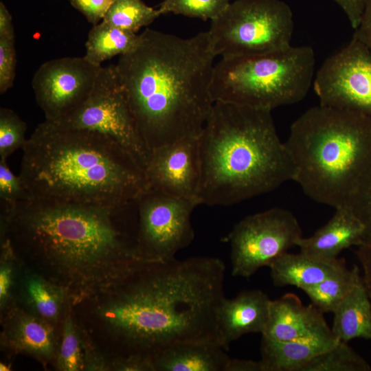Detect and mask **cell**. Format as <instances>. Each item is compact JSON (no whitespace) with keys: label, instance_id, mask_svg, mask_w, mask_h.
<instances>
[{"label":"cell","instance_id":"cell-12","mask_svg":"<svg viewBox=\"0 0 371 371\" xmlns=\"http://www.w3.org/2000/svg\"><path fill=\"white\" fill-rule=\"evenodd\" d=\"M313 85L320 104L371 117V51L353 36L325 60Z\"/></svg>","mask_w":371,"mask_h":371},{"label":"cell","instance_id":"cell-38","mask_svg":"<svg viewBox=\"0 0 371 371\" xmlns=\"http://www.w3.org/2000/svg\"><path fill=\"white\" fill-rule=\"evenodd\" d=\"M344 11L352 27L359 25L367 0H333Z\"/></svg>","mask_w":371,"mask_h":371},{"label":"cell","instance_id":"cell-10","mask_svg":"<svg viewBox=\"0 0 371 371\" xmlns=\"http://www.w3.org/2000/svg\"><path fill=\"white\" fill-rule=\"evenodd\" d=\"M56 124L92 131L111 138L145 170L151 151L139 131L114 65L101 67L89 98L69 117Z\"/></svg>","mask_w":371,"mask_h":371},{"label":"cell","instance_id":"cell-42","mask_svg":"<svg viewBox=\"0 0 371 371\" xmlns=\"http://www.w3.org/2000/svg\"><path fill=\"white\" fill-rule=\"evenodd\" d=\"M226 371H263L260 361L230 359Z\"/></svg>","mask_w":371,"mask_h":371},{"label":"cell","instance_id":"cell-2","mask_svg":"<svg viewBox=\"0 0 371 371\" xmlns=\"http://www.w3.org/2000/svg\"><path fill=\"white\" fill-rule=\"evenodd\" d=\"M134 201L106 207L22 201L1 213L0 238L10 240L25 264L65 288L75 306L114 288L147 261L122 223Z\"/></svg>","mask_w":371,"mask_h":371},{"label":"cell","instance_id":"cell-24","mask_svg":"<svg viewBox=\"0 0 371 371\" xmlns=\"http://www.w3.org/2000/svg\"><path fill=\"white\" fill-rule=\"evenodd\" d=\"M139 35L114 27L104 21L94 25L85 43V58L102 66L105 60L125 54L137 45Z\"/></svg>","mask_w":371,"mask_h":371},{"label":"cell","instance_id":"cell-13","mask_svg":"<svg viewBox=\"0 0 371 371\" xmlns=\"http://www.w3.org/2000/svg\"><path fill=\"white\" fill-rule=\"evenodd\" d=\"M102 66L83 57H63L43 63L32 81L45 120L60 123L77 111L92 93Z\"/></svg>","mask_w":371,"mask_h":371},{"label":"cell","instance_id":"cell-25","mask_svg":"<svg viewBox=\"0 0 371 371\" xmlns=\"http://www.w3.org/2000/svg\"><path fill=\"white\" fill-rule=\"evenodd\" d=\"M359 269L354 265L319 283L302 289L312 304L322 313H334L348 293L361 280Z\"/></svg>","mask_w":371,"mask_h":371},{"label":"cell","instance_id":"cell-23","mask_svg":"<svg viewBox=\"0 0 371 371\" xmlns=\"http://www.w3.org/2000/svg\"><path fill=\"white\" fill-rule=\"evenodd\" d=\"M337 341H274L262 337L261 359L263 371H303L317 355Z\"/></svg>","mask_w":371,"mask_h":371},{"label":"cell","instance_id":"cell-30","mask_svg":"<svg viewBox=\"0 0 371 371\" xmlns=\"http://www.w3.org/2000/svg\"><path fill=\"white\" fill-rule=\"evenodd\" d=\"M229 0H164L158 8L161 14L174 13L203 20H214L228 7Z\"/></svg>","mask_w":371,"mask_h":371},{"label":"cell","instance_id":"cell-39","mask_svg":"<svg viewBox=\"0 0 371 371\" xmlns=\"http://www.w3.org/2000/svg\"><path fill=\"white\" fill-rule=\"evenodd\" d=\"M355 254L362 267L363 280L371 300V240L358 246Z\"/></svg>","mask_w":371,"mask_h":371},{"label":"cell","instance_id":"cell-41","mask_svg":"<svg viewBox=\"0 0 371 371\" xmlns=\"http://www.w3.org/2000/svg\"><path fill=\"white\" fill-rule=\"evenodd\" d=\"M12 16L5 4L0 3V38L14 39Z\"/></svg>","mask_w":371,"mask_h":371},{"label":"cell","instance_id":"cell-16","mask_svg":"<svg viewBox=\"0 0 371 371\" xmlns=\"http://www.w3.org/2000/svg\"><path fill=\"white\" fill-rule=\"evenodd\" d=\"M262 337L274 341H337L324 313L312 304L305 306L293 293L271 300Z\"/></svg>","mask_w":371,"mask_h":371},{"label":"cell","instance_id":"cell-15","mask_svg":"<svg viewBox=\"0 0 371 371\" xmlns=\"http://www.w3.org/2000/svg\"><path fill=\"white\" fill-rule=\"evenodd\" d=\"M1 346L12 354H23L44 366L54 363L60 330L16 304L1 314Z\"/></svg>","mask_w":371,"mask_h":371},{"label":"cell","instance_id":"cell-37","mask_svg":"<svg viewBox=\"0 0 371 371\" xmlns=\"http://www.w3.org/2000/svg\"><path fill=\"white\" fill-rule=\"evenodd\" d=\"M93 25L102 21L114 0H69Z\"/></svg>","mask_w":371,"mask_h":371},{"label":"cell","instance_id":"cell-33","mask_svg":"<svg viewBox=\"0 0 371 371\" xmlns=\"http://www.w3.org/2000/svg\"><path fill=\"white\" fill-rule=\"evenodd\" d=\"M28 199L30 196L19 175L11 171L7 160L0 159L1 210H12L19 202Z\"/></svg>","mask_w":371,"mask_h":371},{"label":"cell","instance_id":"cell-5","mask_svg":"<svg viewBox=\"0 0 371 371\" xmlns=\"http://www.w3.org/2000/svg\"><path fill=\"white\" fill-rule=\"evenodd\" d=\"M271 111L215 102L200 134L199 204L231 205L295 181Z\"/></svg>","mask_w":371,"mask_h":371},{"label":"cell","instance_id":"cell-1","mask_svg":"<svg viewBox=\"0 0 371 371\" xmlns=\"http://www.w3.org/2000/svg\"><path fill=\"white\" fill-rule=\"evenodd\" d=\"M225 271L214 257L146 261L87 302L113 343V355L153 359L181 343H210L227 350L217 319L225 297Z\"/></svg>","mask_w":371,"mask_h":371},{"label":"cell","instance_id":"cell-26","mask_svg":"<svg viewBox=\"0 0 371 371\" xmlns=\"http://www.w3.org/2000/svg\"><path fill=\"white\" fill-rule=\"evenodd\" d=\"M70 303L66 306L60 325V339L54 366L60 371L85 370L80 326L74 318Z\"/></svg>","mask_w":371,"mask_h":371},{"label":"cell","instance_id":"cell-34","mask_svg":"<svg viewBox=\"0 0 371 371\" xmlns=\"http://www.w3.org/2000/svg\"><path fill=\"white\" fill-rule=\"evenodd\" d=\"M16 65L14 39L0 38V93L10 89L14 83Z\"/></svg>","mask_w":371,"mask_h":371},{"label":"cell","instance_id":"cell-4","mask_svg":"<svg viewBox=\"0 0 371 371\" xmlns=\"http://www.w3.org/2000/svg\"><path fill=\"white\" fill-rule=\"evenodd\" d=\"M30 199L120 207L148 188L144 168L111 138L44 120L22 148Z\"/></svg>","mask_w":371,"mask_h":371},{"label":"cell","instance_id":"cell-35","mask_svg":"<svg viewBox=\"0 0 371 371\" xmlns=\"http://www.w3.org/2000/svg\"><path fill=\"white\" fill-rule=\"evenodd\" d=\"M80 326L85 361V370H110V357L104 355L91 340L87 330Z\"/></svg>","mask_w":371,"mask_h":371},{"label":"cell","instance_id":"cell-8","mask_svg":"<svg viewBox=\"0 0 371 371\" xmlns=\"http://www.w3.org/2000/svg\"><path fill=\"white\" fill-rule=\"evenodd\" d=\"M293 18L280 0H236L208 30L212 49L222 58L272 53L291 46Z\"/></svg>","mask_w":371,"mask_h":371},{"label":"cell","instance_id":"cell-32","mask_svg":"<svg viewBox=\"0 0 371 371\" xmlns=\"http://www.w3.org/2000/svg\"><path fill=\"white\" fill-rule=\"evenodd\" d=\"M346 207L361 222L366 240H371V164L359 182Z\"/></svg>","mask_w":371,"mask_h":371},{"label":"cell","instance_id":"cell-36","mask_svg":"<svg viewBox=\"0 0 371 371\" xmlns=\"http://www.w3.org/2000/svg\"><path fill=\"white\" fill-rule=\"evenodd\" d=\"M110 370L154 371L153 359L138 355H112L110 359Z\"/></svg>","mask_w":371,"mask_h":371},{"label":"cell","instance_id":"cell-20","mask_svg":"<svg viewBox=\"0 0 371 371\" xmlns=\"http://www.w3.org/2000/svg\"><path fill=\"white\" fill-rule=\"evenodd\" d=\"M276 286H294L301 290L347 268L344 259H325L300 251H287L269 266Z\"/></svg>","mask_w":371,"mask_h":371},{"label":"cell","instance_id":"cell-28","mask_svg":"<svg viewBox=\"0 0 371 371\" xmlns=\"http://www.w3.org/2000/svg\"><path fill=\"white\" fill-rule=\"evenodd\" d=\"M368 362L348 346L337 341L333 346L315 356L303 371H370Z\"/></svg>","mask_w":371,"mask_h":371},{"label":"cell","instance_id":"cell-14","mask_svg":"<svg viewBox=\"0 0 371 371\" xmlns=\"http://www.w3.org/2000/svg\"><path fill=\"white\" fill-rule=\"evenodd\" d=\"M198 138H184L151 150L145 168L149 188L198 200L201 177Z\"/></svg>","mask_w":371,"mask_h":371},{"label":"cell","instance_id":"cell-3","mask_svg":"<svg viewBox=\"0 0 371 371\" xmlns=\"http://www.w3.org/2000/svg\"><path fill=\"white\" fill-rule=\"evenodd\" d=\"M208 31L188 38L146 28L114 64L139 131L153 149L199 137L214 103Z\"/></svg>","mask_w":371,"mask_h":371},{"label":"cell","instance_id":"cell-11","mask_svg":"<svg viewBox=\"0 0 371 371\" xmlns=\"http://www.w3.org/2000/svg\"><path fill=\"white\" fill-rule=\"evenodd\" d=\"M302 237L297 218L287 210L273 207L246 216L235 225L228 236L232 275L251 276L297 246Z\"/></svg>","mask_w":371,"mask_h":371},{"label":"cell","instance_id":"cell-21","mask_svg":"<svg viewBox=\"0 0 371 371\" xmlns=\"http://www.w3.org/2000/svg\"><path fill=\"white\" fill-rule=\"evenodd\" d=\"M225 349L210 343H181L153 358L154 371H226L230 357Z\"/></svg>","mask_w":371,"mask_h":371},{"label":"cell","instance_id":"cell-31","mask_svg":"<svg viewBox=\"0 0 371 371\" xmlns=\"http://www.w3.org/2000/svg\"><path fill=\"white\" fill-rule=\"evenodd\" d=\"M26 123L12 109H0V159H5L16 150L23 148L25 137Z\"/></svg>","mask_w":371,"mask_h":371},{"label":"cell","instance_id":"cell-43","mask_svg":"<svg viewBox=\"0 0 371 371\" xmlns=\"http://www.w3.org/2000/svg\"><path fill=\"white\" fill-rule=\"evenodd\" d=\"M10 366L8 364H6L5 363H0V370L1 371H5V370H10Z\"/></svg>","mask_w":371,"mask_h":371},{"label":"cell","instance_id":"cell-7","mask_svg":"<svg viewBox=\"0 0 371 371\" xmlns=\"http://www.w3.org/2000/svg\"><path fill=\"white\" fill-rule=\"evenodd\" d=\"M315 65V53L309 46L222 58L214 67L211 95L214 102L272 111L306 97L313 85Z\"/></svg>","mask_w":371,"mask_h":371},{"label":"cell","instance_id":"cell-6","mask_svg":"<svg viewBox=\"0 0 371 371\" xmlns=\"http://www.w3.org/2000/svg\"><path fill=\"white\" fill-rule=\"evenodd\" d=\"M285 144L304 194L346 207L371 164V117L319 104L292 124Z\"/></svg>","mask_w":371,"mask_h":371},{"label":"cell","instance_id":"cell-9","mask_svg":"<svg viewBox=\"0 0 371 371\" xmlns=\"http://www.w3.org/2000/svg\"><path fill=\"white\" fill-rule=\"evenodd\" d=\"M136 245L147 261H166L188 247L194 237L191 214L195 199L148 188L137 200Z\"/></svg>","mask_w":371,"mask_h":371},{"label":"cell","instance_id":"cell-40","mask_svg":"<svg viewBox=\"0 0 371 371\" xmlns=\"http://www.w3.org/2000/svg\"><path fill=\"white\" fill-rule=\"evenodd\" d=\"M353 36L371 51V0H367L360 23L355 29Z\"/></svg>","mask_w":371,"mask_h":371},{"label":"cell","instance_id":"cell-22","mask_svg":"<svg viewBox=\"0 0 371 371\" xmlns=\"http://www.w3.org/2000/svg\"><path fill=\"white\" fill-rule=\"evenodd\" d=\"M331 330L337 341L371 339V300L361 280L348 293L333 313Z\"/></svg>","mask_w":371,"mask_h":371},{"label":"cell","instance_id":"cell-19","mask_svg":"<svg viewBox=\"0 0 371 371\" xmlns=\"http://www.w3.org/2000/svg\"><path fill=\"white\" fill-rule=\"evenodd\" d=\"M330 219L312 236L297 243L300 251L325 259H335L345 249L359 246L366 240L361 222L347 207L335 208Z\"/></svg>","mask_w":371,"mask_h":371},{"label":"cell","instance_id":"cell-27","mask_svg":"<svg viewBox=\"0 0 371 371\" xmlns=\"http://www.w3.org/2000/svg\"><path fill=\"white\" fill-rule=\"evenodd\" d=\"M158 9L142 0H114L102 21L117 28L135 32L150 24L160 15Z\"/></svg>","mask_w":371,"mask_h":371},{"label":"cell","instance_id":"cell-17","mask_svg":"<svg viewBox=\"0 0 371 371\" xmlns=\"http://www.w3.org/2000/svg\"><path fill=\"white\" fill-rule=\"evenodd\" d=\"M271 300L260 290H247L232 299L225 297L217 311V319L226 350L232 341L266 326Z\"/></svg>","mask_w":371,"mask_h":371},{"label":"cell","instance_id":"cell-18","mask_svg":"<svg viewBox=\"0 0 371 371\" xmlns=\"http://www.w3.org/2000/svg\"><path fill=\"white\" fill-rule=\"evenodd\" d=\"M16 301L27 312L57 326L61 324L69 303L65 288L30 267L22 260Z\"/></svg>","mask_w":371,"mask_h":371},{"label":"cell","instance_id":"cell-29","mask_svg":"<svg viewBox=\"0 0 371 371\" xmlns=\"http://www.w3.org/2000/svg\"><path fill=\"white\" fill-rule=\"evenodd\" d=\"M21 260L7 237L1 238L0 312L16 304V293Z\"/></svg>","mask_w":371,"mask_h":371}]
</instances>
